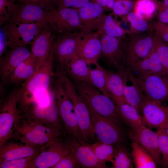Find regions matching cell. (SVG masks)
Wrapping results in <instances>:
<instances>
[{"label":"cell","instance_id":"cell-39","mask_svg":"<svg viewBox=\"0 0 168 168\" xmlns=\"http://www.w3.org/2000/svg\"><path fill=\"white\" fill-rule=\"evenodd\" d=\"M38 154L31 156L0 162V168H32Z\"/></svg>","mask_w":168,"mask_h":168},{"label":"cell","instance_id":"cell-52","mask_svg":"<svg viewBox=\"0 0 168 168\" xmlns=\"http://www.w3.org/2000/svg\"><path fill=\"white\" fill-rule=\"evenodd\" d=\"M167 107H168V106H167Z\"/></svg>","mask_w":168,"mask_h":168},{"label":"cell","instance_id":"cell-37","mask_svg":"<svg viewBox=\"0 0 168 168\" xmlns=\"http://www.w3.org/2000/svg\"><path fill=\"white\" fill-rule=\"evenodd\" d=\"M153 47L158 55L163 68L168 76V45L154 33L152 35Z\"/></svg>","mask_w":168,"mask_h":168},{"label":"cell","instance_id":"cell-23","mask_svg":"<svg viewBox=\"0 0 168 168\" xmlns=\"http://www.w3.org/2000/svg\"><path fill=\"white\" fill-rule=\"evenodd\" d=\"M129 71L136 77H145L154 74L167 75L153 47L147 57L134 64Z\"/></svg>","mask_w":168,"mask_h":168},{"label":"cell","instance_id":"cell-17","mask_svg":"<svg viewBox=\"0 0 168 168\" xmlns=\"http://www.w3.org/2000/svg\"><path fill=\"white\" fill-rule=\"evenodd\" d=\"M141 112L146 124L150 128H165L168 126V108L146 96Z\"/></svg>","mask_w":168,"mask_h":168},{"label":"cell","instance_id":"cell-24","mask_svg":"<svg viewBox=\"0 0 168 168\" xmlns=\"http://www.w3.org/2000/svg\"><path fill=\"white\" fill-rule=\"evenodd\" d=\"M42 147L25 144L10 143L0 147V162L35 155Z\"/></svg>","mask_w":168,"mask_h":168},{"label":"cell","instance_id":"cell-34","mask_svg":"<svg viewBox=\"0 0 168 168\" xmlns=\"http://www.w3.org/2000/svg\"><path fill=\"white\" fill-rule=\"evenodd\" d=\"M114 161L112 168H134L132 154L123 144L115 146Z\"/></svg>","mask_w":168,"mask_h":168},{"label":"cell","instance_id":"cell-6","mask_svg":"<svg viewBox=\"0 0 168 168\" xmlns=\"http://www.w3.org/2000/svg\"><path fill=\"white\" fill-rule=\"evenodd\" d=\"M88 109L95 134L98 141L114 146L123 144L125 141V135L121 123L115 119L103 116L89 108Z\"/></svg>","mask_w":168,"mask_h":168},{"label":"cell","instance_id":"cell-32","mask_svg":"<svg viewBox=\"0 0 168 168\" xmlns=\"http://www.w3.org/2000/svg\"><path fill=\"white\" fill-rule=\"evenodd\" d=\"M113 16V13L106 15L97 29V32L100 35L119 38L125 40L127 38L126 31L120 26Z\"/></svg>","mask_w":168,"mask_h":168},{"label":"cell","instance_id":"cell-1","mask_svg":"<svg viewBox=\"0 0 168 168\" xmlns=\"http://www.w3.org/2000/svg\"><path fill=\"white\" fill-rule=\"evenodd\" d=\"M54 62L52 49L40 68L24 81L21 87L17 90L18 108L22 112L32 105L48 89L53 77L56 75L53 70Z\"/></svg>","mask_w":168,"mask_h":168},{"label":"cell","instance_id":"cell-18","mask_svg":"<svg viewBox=\"0 0 168 168\" xmlns=\"http://www.w3.org/2000/svg\"><path fill=\"white\" fill-rule=\"evenodd\" d=\"M129 135L132 141L138 143L150 153L157 164L161 165L162 157L156 132L142 125L131 129Z\"/></svg>","mask_w":168,"mask_h":168},{"label":"cell","instance_id":"cell-46","mask_svg":"<svg viewBox=\"0 0 168 168\" xmlns=\"http://www.w3.org/2000/svg\"><path fill=\"white\" fill-rule=\"evenodd\" d=\"M20 3L30 4L44 7L47 11L56 8L54 5V0H18Z\"/></svg>","mask_w":168,"mask_h":168},{"label":"cell","instance_id":"cell-26","mask_svg":"<svg viewBox=\"0 0 168 168\" xmlns=\"http://www.w3.org/2000/svg\"><path fill=\"white\" fill-rule=\"evenodd\" d=\"M106 87L110 97L116 105L126 103L124 95L123 76L104 68Z\"/></svg>","mask_w":168,"mask_h":168},{"label":"cell","instance_id":"cell-19","mask_svg":"<svg viewBox=\"0 0 168 168\" xmlns=\"http://www.w3.org/2000/svg\"><path fill=\"white\" fill-rule=\"evenodd\" d=\"M102 45L97 31L84 33L78 45L77 54L88 65H95L101 58Z\"/></svg>","mask_w":168,"mask_h":168},{"label":"cell","instance_id":"cell-47","mask_svg":"<svg viewBox=\"0 0 168 168\" xmlns=\"http://www.w3.org/2000/svg\"><path fill=\"white\" fill-rule=\"evenodd\" d=\"M158 3L157 21L168 24V7L165 6L162 3Z\"/></svg>","mask_w":168,"mask_h":168},{"label":"cell","instance_id":"cell-21","mask_svg":"<svg viewBox=\"0 0 168 168\" xmlns=\"http://www.w3.org/2000/svg\"><path fill=\"white\" fill-rule=\"evenodd\" d=\"M25 46L10 49L0 59V77L5 83H8L10 76L15 68L31 54Z\"/></svg>","mask_w":168,"mask_h":168},{"label":"cell","instance_id":"cell-3","mask_svg":"<svg viewBox=\"0 0 168 168\" xmlns=\"http://www.w3.org/2000/svg\"><path fill=\"white\" fill-rule=\"evenodd\" d=\"M14 131L24 144L43 147L66 133L58 130L20 117Z\"/></svg>","mask_w":168,"mask_h":168},{"label":"cell","instance_id":"cell-29","mask_svg":"<svg viewBox=\"0 0 168 168\" xmlns=\"http://www.w3.org/2000/svg\"><path fill=\"white\" fill-rule=\"evenodd\" d=\"M116 105L124 122L131 129L147 124L143 115L135 107L127 103Z\"/></svg>","mask_w":168,"mask_h":168},{"label":"cell","instance_id":"cell-4","mask_svg":"<svg viewBox=\"0 0 168 168\" xmlns=\"http://www.w3.org/2000/svg\"><path fill=\"white\" fill-rule=\"evenodd\" d=\"M53 83V93L60 117L66 133L82 144L85 142L77 123L72 103L62 82L57 75Z\"/></svg>","mask_w":168,"mask_h":168},{"label":"cell","instance_id":"cell-22","mask_svg":"<svg viewBox=\"0 0 168 168\" xmlns=\"http://www.w3.org/2000/svg\"><path fill=\"white\" fill-rule=\"evenodd\" d=\"M77 9L84 28V33L97 30L106 16L102 7L94 0Z\"/></svg>","mask_w":168,"mask_h":168},{"label":"cell","instance_id":"cell-43","mask_svg":"<svg viewBox=\"0 0 168 168\" xmlns=\"http://www.w3.org/2000/svg\"><path fill=\"white\" fill-rule=\"evenodd\" d=\"M80 168L75 156L73 145L72 148L52 168Z\"/></svg>","mask_w":168,"mask_h":168},{"label":"cell","instance_id":"cell-45","mask_svg":"<svg viewBox=\"0 0 168 168\" xmlns=\"http://www.w3.org/2000/svg\"><path fill=\"white\" fill-rule=\"evenodd\" d=\"M151 27L155 33L159 36L164 42L168 43V24L159 21L152 23Z\"/></svg>","mask_w":168,"mask_h":168},{"label":"cell","instance_id":"cell-10","mask_svg":"<svg viewBox=\"0 0 168 168\" xmlns=\"http://www.w3.org/2000/svg\"><path fill=\"white\" fill-rule=\"evenodd\" d=\"M101 58L123 76L128 74L124 40L117 37L100 35Z\"/></svg>","mask_w":168,"mask_h":168},{"label":"cell","instance_id":"cell-51","mask_svg":"<svg viewBox=\"0 0 168 168\" xmlns=\"http://www.w3.org/2000/svg\"><path fill=\"white\" fill-rule=\"evenodd\" d=\"M164 129L165 130V131H166V133L168 135V126H167V128H164Z\"/></svg>","mask_w":168,"mask_h":168},{"label":"cell","instance_id":"cell-44","mask_svg":"<svg viewBox=\"0 0 168 168\" xmlns=\"http://www.w3.org/2000/svg\"><path fill=\"white\" fill-rule=\"evenodd\" d=\"M93 0H54L56 7H73L76 8L83 7Z\"/></svg>","mask_w":168,"mask_h":168},{"label":"cell","instance_id":"cell-12","mask_svg":"<svg viewBox=\"0 0 168 168\" xmlns=\"http://www.w3.org/2000/svg\"><path fill=\"white\" fill-rule=\"evenodd\" d=\"M16 91L14 89L9 94L0 110V147L11 138L20 118Z\"/></svg>","mask_w":168,"mask_h":168},{"label":"cell","instance_id":"cell-13","mask_svg":"<svg viewBox=\"0 0 168 168\" xmlns=\"http://www.w3.org/2000/svg\"><path fill=\"white\" fill-rule=\"evenodd\" d=\"M23 113L20 116L23 119L37 122L66 133L55 100L45 106L32 105Z\"/></svg>","mask_w":168,"mask_h":168},{"label":"cell","instance_id":"cell-38","mask_svg":"<svg viewBox=\"0 0 168 168\" xmlns=\"http://www.w3.org/2000/svg\"><path fill=\"white\" fill-rule=\"evenodd\" d=\"M125 16L126 19L130 23L132 30L135 34L141 33L149 29L146 20L138 13L131 11Z\"/></svg>","mask_w":168,"mask_h":168},{"label":"cell","instance_id":"cell-41","mask_svg":"<svg viewBox=\"0 0 168 168\" xmlns=\"http://www.w3.org/2000/svg\"><path fill=\"white\" fill-rule=\"evenodd\" d=\"M16 0H0V24L6 23L16 8Z\"/></svg>","mask_w":168,"mask_h":168},{"label":"cell","instance_id":"cell-40","mask_svg":"<svg viewBox=\"0 0 168 168\" xmlns=\"http://www.w3.org/2000/svg\"><path fill=\"white\" fill-rule=\"evenodd\" d=\"M156 132L158 137L162 157L161 166L164 168H168V135L164 128L158 129Z\"/></svg>","mask_w":168,"mask_h":168},{"label":"cell","instance_id":"cell-20","mask_svg":"<svg viewBox=\"0 0 168 168\" xmlns=\"http://www.w3.org/2000/svg\"><path fill=\"white\" fill-rule=\"evenodd\" d=\"M47 12L43 8L37 5L21 3L17 4L16 8L7 22H38L46 26L48 25L45 19Z\"/></svg>","mask_w":168,"mask_h":168},{"label":"cell","instance_id":"cell-7","mask_svg":"<svg viewBox=\"0 0 168 168\" xmlns=\"http://www.w3.org/2000/svg\"><path fill=\"white\" fill-rule=\"evenodd\" d=\"M46 21L56 35L82 32L84 28L76 8L57 7L47 11Z\"/></svg>","mask_w":168,"mask_h":168},{"label":"cell","instance_id":"cell-25","mask_svg":"<svg viewBox=\"0 0 168 168\" xmlns=\"http://www.w3.org/2000/svg\"><path fill=\"white\" fill-rule=\"evenodd\" d=\"M73 148L77 162L80 168H107L106 163L100 161L86 143L82 144L74 138Z\"/></svg>","mask_w":168,"mask_h":168},{"label":"cell","instance_id":"cell-28","mask_svg":"<svg viewBox=\"0 0 168 168\" xmlns=\"http://www.w3.org/2000/svg\"><path fill=\"white\" fill-rule=\"evenodd\" d=\"M35 72V59L31 54L14 70L10 77L8 83L15 85H18L31 77Z\"/></svg>","mask_w":168,"mask_h":168},{"label":"cell","instance_id":"cell-16","mask_svg":"<svg viewBox=\"0 0 168 168\" xmlns=\"http://www.w3.org/2000/svg\"><path fill=\"white\" fill-rule=\"evenodd\" d=\"M56 36L48 25L44 27L31 42V53L35 59L36 71L40 68L48 57Z\"/></svg>","mask_w":168,"mask_h":168},{"label":"cell","instance_id":"cell-35","mask_svg":"<svg viewBox=\"0 0 168 168\" xmlns=\"http://www.w3.org/2000/svg\"><path fill=\"white\" fill-rule=\"evenodd\" d=\"M158 7V4L153 0H138L134 4L133 10L146 21L155 16Z\"/></svg>","mask_w":168,"mask_h":168},{"label":"cell","instance_id":"cell-2","mask_svg":"<svg viewBox=\"0 0 168 168\" xmlns=\"http://www.w3.org/2000/svg\"><path fill=\"white\" fill-rule=\"evenodd\" d=\"M73 84L88 108L103 116L115 119L120 123L124 122L116 104L111 98L100 93L96 88L86 82L74 79Z\"/></svg>","mask_w":168,"mask_h":168},{"label":"cell","instance_id":"cell-30","mask_svg":"<svg viewBox=\"0 0 168 168\" xmlns=\"http://www.w3.org/2000/svg\"><path fill=\"white\" fill-rule=\"evenodd\" d=\"M88 66L86 61L77 54L68 64L65 74H68L75 79L90 84V72L91 68Z\"/></svg>","mask_w":168,"mask_h":168},{"label":"cell","instance_id":"cell-31","mask_svg":"<svg viewBox=\"0 0 168 168\" xmlns=\"http://www.w3.org/2000/svg\"><path fill=\"white\" fill-rule=\"evenodd\" d=\"M132 157L136 168H155L156 164L150 153L138 143L132 141Z\"/></svg>","mask_w":168,"mask_h":168},{"label":"cell","instance_id":"cell-11","mask_svg":"<svg viewBox=\"0 0 168 168\" xmlns=\"http://www.w3.org/2000/svg\"><path fill=\"white\" fill-rule=\"evenodd\" d=\"M2 26L1 29L7 38L8 48L12 49L31 44L35 37L46 26L38 22H7Z\"/></svg>","mask_w":168,"mask_h":168},{"label":"cell","instance_id":"cell-42","mask_svg":"<svg viewBox=\"0 0 168 168\" xmlns=\"http://www.w3.org/2000/svg\"><path fill=\"white\" fill-rule=\"evenodd\" d=\"M133 0H114L113 14L115 17L125 16L133 9Z\"/></svg>","mask_w":168,"mask_h":168},{"label":"cell","instance_id":"cell-33","mask_svg":"<svg viewBox=\"0 0 168 168\" xmlns=\"http://www.w3.org/2000/svg\"><path fill=\"white\" fill-rule=\"evenodd\" d=\"M86 144L101 162L106 163V162L109 161L113 163L115 150L114 146L98 141L93 144Z\"/></svg>","mask_w":168,"mask_h":168},{"label":"cell","instance_id":"cell-36","mask_svg":"<svg viewBox=\"0 0 168 168\" xmlns=\"http://www.w3.org/2000/svg\"><path fill=\"white\" fill-rule=\"evenodd\" d=\"M95 65L96 66L95 69H91L90 70V84L98 89L102 93L110 97L107 89L104 68L98 63Z\"/></svg>","mask_w":168,"mask_h":168},{"label":"cell","instance_id":"cell-48","mask_svg":"<svg viewBox=\"0 0 168 168\" xmlns=\"http://www.w3.org/2000/svg\"><path fill=\"white\" fill-rule=\"evenodd\" d=\"M0 57L6 53L7 47V40L6 36L1 29L0 32Z\"/></svg>","mask_w":168,"mask_h":168},{"label":"cell","instance_id":"cell-49","mask_svg":"<svg viewBox=\"0 0 168 168\" xmlns=\"http://www.w3.org/2000/svg\"><path fill=\"white\" fill-rule=\"evenodd\" d=\"M105 12L112 11L114 0H94Z\"/></svg>","mask_w":168,"mask_h":168},{"label":"cell","instance_id":"cell-8","mask_svg":"<svg viewBox=\"0 0 168 168\" xmlns=\"http://www.w3.org/2000/svg\"><path fill=\"white\" fill-rule=\"evenodd\" d=\"M84 33H68L57 35L52 47L57 72L65 74L68 64L77 55L79 44Z\"/></svg>","mask_w":168,"mask_h":168},{"label":"cell","instance_id":"cell-15","mask_svg":"<svg viewBox=\"0 0 168 168\" xmlns=\"http://www.w3.org/2000/svg\"><path fill=\"white\" fill-rule=\"evenodd\" d=\"M132 74L148 98L161 103L168 101V76L154 74L145 77H136Z\"/></svg>","mask_w":168,"mask_h":168},{"label":"cell","instance_id":"cell-5","mask_svg":"<svg viewBox=\"0 0 168 168\" xmlns=\"http://www.w3.org/2000/svg\"><path fill=\"white\" fill-rule=\"evenodd\" d=\"M57 75L62 82L72 103L78 125L85 142L91 144L96 142L93 125L88 107L66 74L58 73Z\"/></svg>","mask_w":168,"mask_h":168},{"label":"cell","instance_id":"cell-9","mask_svg":"<svg viewBox=\"0 0 168 168\" xmlns=\"http://www.w3.org/2000/svg\"><path fill=\"white\" fill-rule=\"evenodd\" d=\"M66 134H63L43 147L32 168H52L73 147L74 138H68Z\"/></svg>","mask_w":168,"mask_h":168},{"label":"cell","instance_id":"cell-50","mask_svg":"<svg viewBox=\"0 0 168 168\" xmlns=\"http://www.w3.org/2000/svg\"><path fill=\"white\" fill-rule=\"evenodd\" d=\"M164 2L162 3L164 6L168 7V0H163Z\"/></svg>","mask_w":168,"mask_h":168},{"label":"cell","instance_id":"cell-27","mask_svg":"<svg viewBox=\"0 0 168 168\" xmlns=\"http://www.w3.org/2000/svg\"><path fill=\"white\" fill-rule=\"evenodd\" d=\"M126 76H123L124 95L127 104L136 108L141 114V108L145 96L143 91L133 79L129 71L128 77L131 84L128 85L126 82Z\"/></svg>","mask_w":168,"mask_h":168},{"label":"cell","instance_id":"cell-53","mask_svg":"<svg viewBox=\"0 0 168 168\" xmlns=\"http://www.w3.org/2000/svg\"></svg>","mask_w":168,"mask_h":168},{"label":"cell","instance_id":"cell-14","mask_svg":"<svg viewBox=\"0 0 168 168\" xmlns=\"http://www.w3.org/2000/svg\"><path fill=\"white\" fill-rule=\"evenodd\" d=\"M152 34H133L124 40L127 66L130 68L139 60L147 57L153 48Z\"/></svg>","mask_w":168,"mask_h":168}]
</instances>
